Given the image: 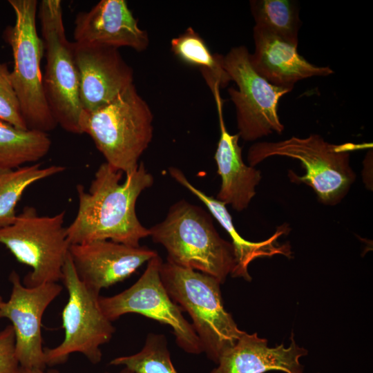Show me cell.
Listing matches in <instances>:
<instances>
[{
  "mask_svg": "<svg viewBox=\"0 0 373 373\" xmlns=\"http://www.w3.org/2000/svg\"><path fill=\"white\" fill-rule=\"evenodd\" d=\"M123 173L105 162L87 191L82 184L77 186L78 209L66 229L70 245L111 240L139 247L142 238L150 236L149 229L137 216L135 205L140 195L153 185V176L143 162L121 182Z\"/></svg>",
  "mask_w": 373,
  "mask_h": 373,
  "instance_id": "cell-1",
  "label": "cell"
},
{
  "mask_svg": "<svg viewBox=\"0 0 373 373\" xmlns=\"http://www.w3.org/2000/svg\"><path fill=\"white\" fill-rule=\"evenodd\" d=\"M46 52L43 85L46 100L57 124L64 130L80 134L83 111L73 42L66 35L61 1L42 0L39 8Z\"/></svg>",
  "mask_w": 373,
  "mask_h": 373,
  "instance_id": "cell-7",
  "label": "cell"
},
{
  "mask_svg": "<svg viewBox=\"0 0 373 373\" xmlns=\"http://www.w3.org/2000/svg\"><path fill=\"white\" fill-rule=\"evenodd\" d=\"M370 146L372 144H332L318 134L306 137L292 136L278 142L254 143L248 150L247 161L255 167L271 156L298 160L305 173L298 176L289 170L290 181L312 188L321 203L336 205L346 196L356 178L350 166L351 152Z\"/></svg>",
  "mask_w": 373,
  "mask_h": 373,
  "instance_id": "cell-3",
  "label": "cell"
},
{
  "mask_svg": "<svg viewBox=\"0 0 373 373\" xmlns=\"http://www.w3.org/2000/svg\"><path fill=\"white\" fill-rule=\"evenodd\" d=\"M149 231L153 241L165 248L171 263L211 276L220 284L235 268L231 243L221 238L212 216L201 207L180 200Z\"/></svg>",
  "mask_w": 373,
  "mask_h": 373,
  "instance_id": "cell-2",
  "label": "cell"
},
{
  "mask_svg": "<svg viewBox=\"0 0 373 373\" xmlns=\"http://www.w3.org/2000/svg\"><path fill=\"white\" fill-rule=\"evenodd\" d=\"M249 54L246 46H239L223 55L224 68L237 85V88H229L228 93L236 109L238 134L246 142L283 132L278 103L292 90L274 86L259 75L251 65Z\"/></svg>",
  "mask_w": 373,
  "mask_h": 373,
  "instance_id": "cell-10",
  "label": "cell"
},
{
  "mask_svg": "<svg viewBox=\"0 0 373 373\" xmlns=\"http://www.w3.org/2000/svg\"><path fill=\"white\" fill-rule=\"evenodd\" d=\"M65 211L52 216H39L32 207H25L15 221L0 229V244L31 271L23 278L26 287L61 280L70 243L64 227Z\"/></svg>",
  "mask_w": 373,
  "mask_h": 373,
  "instance_id": "cell-8",
  "label": "cell"
},
{
  "mask_svg": "<svg viewBox=\"0 0 373 373\" xmlns=\"http://www.w3.org/2000/svg\"><path fill=\"white\" fill-rule=\"evenodd\" d=\"M285 347L283 344L269 347L266 339L256 333L247 332L220 357L218 366L211 373H264L278 370L285 373H303L299 358L307 351L298 347L294 338Z\"/></svg>",
  "mask_w": 373,
  "mask_h": 373,
  "instance_id": "cell-18",
  "label": "cell"
},
{
  "mask_svg": "<svg viewBox=\"0 0 373 373\" xmlns=\"http://www.w3.org/2000/svg\"><path fill=\"white\" fill-rule=\"evenodd\" d=\"M82 109L92 112L108 104L133 84V69L119 49L73 42Z\"/></svg>",
  "mask_w": 373,
  "mask_h": 373,
  "instance_id": "cell-13",
  "label": "cell"
},
{
  "mask_svg": "<svg viewBox=\"0 0 373 373\" xmlns=\"http://www.w3.org/2000/svg\"><path fill=\"white\" fill-rule=\"evenodd\" d=\"M213 95L220 131L214 159L221 184L216 198L226 205H230L234 210L242 211L248 207L256 195V188L262 179L261 172L244 162L242 148L238 144L239 135L230 134L226 128L220 90H216Z\"/></svg>",
  "mask_w": 373,
  "mask_h": 373,
  "instance_id": "cell-17",
  "label": "cell"
},
{
  "mask_svg": "<svg viewBox=\"0 0 373 373\" xmlns=\"http://www.w3.org/2000/svg\"><path fill=\"white\" fill-rule=\"evenodd\" d=\"M171 50L182 61L199 68L211 92L227 87L231 81L223 66V55L212 53L193 28L172 39Z\"/></svg>",
  "mask_w": 373,
  "mask_h": 373,
  "instance_id": "cell-20",
  "label": "cell"
},
{
  "mask_svg": "<svg viewBox=\"0 0 373 373\" xmlns=\"http://www.w3.org/2000/svg\"><path fill=\"white\" fill-rule=\"evenodd\" d=\"M0 119L21 129H28L14 88L10 70L0 61Z\"/></svg>",
  "mask_w": 373,
  "mask_h": 373,
  "instance_id": "cell-25",
  "label": "cell"
},
{
  "mask_svg": "<svg viewBox=\"0 0 373 373\" xmlns=\"http://www.w3.org/2000/svg\"><path fill=\"white\" fill-rule=\"evenodd\" d=\"M3 300L2 297L0 296V307H1V304L3 303Z\"/></svg>",
  "mask_w": 373,
  "mask_h": 373,
  "instance_id": "cell-29",
  "label": "cell"
},
{
  "mask_svg": "<svg viewBox=\"0 0 373 373\" xmlns=\"http://www.w3.org/2000/svg\"><path fill=\"white\" fill-rule=\"evenodd\" d=\"M255 26L298 46L301 27L298 3L291 0H251Z\"/></svg>",
  "mask_w": 373,
  "mask_h": 373,
  "instance_id": "cell-23",
  "label": "cell"
},
{
  "mask_svg": "<svg viewBox=\"0 0 373 373\" xmlns=\"http://www.w3.org/2000/svg\"><path fill=\"white\" fill-rule=\"evenodd\" d=\"M15 21L5 31L12 49L14 66L10 76L28 129L47 133L57 124L46 98L41 60L43 41L36 27L37 0H8Z\"/></svg>",
  "mask_w": 373,
  "mask_h": 373,
  "instance_id": "cell-6",
  "label": "cell"
},
{
  "mask_svg": "<svg viewBox=\"0 0 373 373\" xmlns=\"http://www.w3.org/2000/svg\"><path fill=\"white\" fill-rule=\"evenodd\" d=\"M12 291L0 307V318L10 321L15 336V354L21 367L45 370L41 321L44 312L59 295L62 286L48 283L26 287L15 271L9 276Z\"/></svg>",
  "mask_w": 373,
  "mask_h": 373,
  "instance_id": "cell-12",
  "label": "cell"
},
{
  "mask_svg": "<svg viewBox=\"0 0 373 373\" xmlns=\"http://www.w3.org/2000/svg\"><path fill=\"white\" fill-rule=\"evenodd\" d=\"M64 169L57 165L42 168L38 163L15 169L0 167V229L15 221L16 205L29 186Z\"/></svg>",
  "mask_w": 373,
  "mask_h": 373,
  "instance_id": "cell-22",
  "label": "cell"
},
{
  "mask_svg": "<svg viewBox=\"0 0 373 373\" xmlns=\"http://www.w3.org/2000/svg\"><path fill=\"white\" fill-rule=\"evenodd\" d=\"M69 255L79 279L99 294L131 276L144 263L157 256L146 246L132 247L111 240L70 245Z\"/></svg>",
  "mask_w": 373,
  "mask_h": 373,
  "instance_id": "cell-14",
  "label": "cell"
},
{
  "mask_svg": "<svg viewBox=\"0 0 373 373\" xmlns=\"http://www.w3.org/2000/svg\"><path fill=\"white\" fill-rule=\"evenodd\" d=\"M74 42L114 47H128L137 52L149 44L146 30L138 26L125 0H101L75 19Z\"/></svg>",
  "mask_w": 373,
  "mask_h": 373,
  "instance_id": "cell-15",
  "label": "cell"
},
{
  "mask_svg": "<svg viewBox=\"0 0 373 373\" xmlns=\"http://www.w3.org/2000/svg\"><path fill=\"white\" fill-rule=\"evenodd\" d=\"M21 373H54V372H47L44 370L38 369V368L21 367Z\"/></svg>",
  "mask_w": 373,
  "mask_h": 373,
  "instance_id": "cell-27",
  "label": "cell"
},
{
  "mask_svg": "<svg viewBox=\"0 0 373 373\" xmlns=\"http://www.w3.org/2000/svg\"><path fill=\"white\" fill-rule=\"evenodd\" d=\"M51 144L47 133L18 128L0 119V167L36 162L48 154Z\"/></svg>",
  "mask_w": 373,
  "mask_h": 373,
  "instance_id": "cell-21",
  "label": "cell"
},
{
  "mask_svg": "<svg viewBox=\"0 0 373 373\" xmlns=\"http://www.w3.org/2000/svg\"><path fill=\"white\" fill-rule=\"evenodd\" d=\"M169 172L173 179L187 189L206 206L212 217L220 223L231 237L236 258V266L231 274L233 277H242L247 280H251V278L248 273V266L257 258L270 257L276 254L291 256L289 245H280L278 242V238L289 230L288 224H285L278 227L276 232L265 240L256 242L246 240L236 229L232 218L224 203L213 196L207 195L193 186L183 172L177 167H170Z\"/></svg>",
  "mask_w": 373,
  "mask_h": 373,
  "instance_id": "cell-19",
  "label": "cell"
},
{
  "mask_svg": "<svg viewBox=\"0 0 373 373\" xmlns=\"http://www.w3.org/2000/svg\"><path fill=\"white\" fill-rule=\"evenodd\" d=\"M61 280L68 295L61 313L64 338L55 347L44 348L46 365L62 364L73 353L82 354L90 363L97 364L102 357L100 347L110 341L115 328L101 309L99 294L78 277L69 252Z\"/></svg>",
  "mask_w": 373,
  "mask_h": 373,
  "instance_id": "cell-9",
  "label": "cell"
},
{
  "mask_svg": "<svg viewBox=\"0 0 373 373\" xmlns=\"http://www.w3.org/2000/svg\"><path fill=\"white\" fill-rule=\"evenodd\" d=\"M162 260L151 258L140 278L130 287L113 296L99 298L106 317L113 322L120 316L135 313L171 327L178 346L184 352H203L200 340L182 310L170 297L160 277Z\"/></svg>",
  "mask_w": 373,
  "mask_h": 373,
  "instance_id": "cell-11",
  "label": "cell"
},
{
  "mask_svg": "<svg viewBox=\"0 0 373 373\" xmlns=\"http://www.w3.org/2000/svg\"><path fill=\"white\" fill-rule=\"evenodd\" d=\"M153 113L146 101L131 85L108 104L82 111L81 133L88 134L106 162L128 174L138 167L141 155L153 138Z\"/></svg>",
  "mask_w": 373,
  "mask_h": 373,
  "instance_id": "cell-4",
  "label": "cell"
},
{
  "mask_svg": "<svg viewBox=\"0 0 373 373\" xmlns=\"http://www.w3.org/2000/svg\"><path fill=\"white\" fill-rule=\"evenodd\" d=\"M105 373H109V372H105ZM120 373H134V372L124 367V368L122 369Z\"/></svg>",
  "mask_w": 373,
  "mask_h": 373,
  "instance_id": "cell-28",
  "label": "cell"
},
{
  "mask_svg": "<svg viewBox=\"0 0 373 373\" xmlns=\"http://www.w3.org/2000/svg\"><path fill=\"white\" fill-rule=\"evenodd\" d=\"M0 373H21L15 354V336L12 325L0 331Z\"/></svg>",
  "mask_w": 373,
  "mask_h": 373,
  "instance_id": "cell-26",
  "label": "cell"
},
{
  "mask_svg": "<svg viewBox=\"0 0 373 373\" xmlns=\"http://www.w3.org/2000/svg\"><path fill=\"white\" fill-rule=\"evenodd\" d=\"M160 273L171 299L191 318L203 352L218 363L221 355L245 332L224 308L220 282L211 276L168 261L162 262Z\"/></svg>",
  "mask_w": 373,
  "mask_h": 373,
  "instance_id": "cell-5",
  "label": "cell"
},
{
  "mask_svg": "<svg viewBox=\"0 0 373 373\" xmlns=\"http://www.w3.org/2000/svg\"><path fill=\"white\" fill-rule=\"evenodd\" d=\"M113 365H124L134 373H178L162 334H150L143 348L137 353L113 358Z\"/></svg>",
  "mask_w": 373,
  "mask_h": 373,
  "instance_id": "cell-24",
  "label": "cell"
},
{
  "mask_svg": "<svg viewBox=\"0 0 373 373\" xmlns=\"http://www.w3.org/2000/svg\"><path fill=\"white\" fill-rule=\"evenodd\" d=\"M254 51L249 61L254 70L274 86L293 90L294 84L312 77L334 73L329 66H318L307 61L291 44L276 35L254 26Z\"/></svg>",
  "mask_w": 373,
  "mask_h": 373,
  "instance_id": "cell-16",
  "label": "cell"
}]
</instances>
